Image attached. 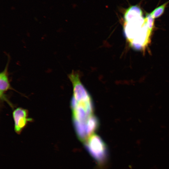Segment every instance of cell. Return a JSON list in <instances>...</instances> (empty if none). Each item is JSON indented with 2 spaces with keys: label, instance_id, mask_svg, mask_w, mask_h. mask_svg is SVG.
Masks as SVG:
<instances>
[{
  "label": "cell",
  "instance_id": "6da1fadb",
  "mask_svg": "<svg viewBox=\"0 0 169 169\" xmlns=\"http://www.w3.org/2000/svg\"><path fill=\"white\" fill-rule=\"evenodd\" d=\"M84 142L89 152L99 164H102L105 161L107 156V147L99 136L94 134Z\"/></svg>",
  "mask_w": 169,
  "mask_h": 169
},
{
  "label": "cell",
  "instance_id": "7a4b0ae2",
  "mask_svg": "<svg viewBox=\"0 0 169 169\" xmlns=\"http://www.w3.org/2000/svg\"><path fill=\"white\" fill-rule=\"evenodd\" d=\"M68 77L73 85V99L78 101L92 100L90 94L81 83L78 72L73 70L68 74Z\"/></svg>",
  "mask_w": 169,
  "mask_h": 169
},
{
  "label": "cell",
  "instance_id": "3957f363",
  "mask_svg": "<svg viewBox=\"0 0 169 169\" xmlns=\"http://www.w3.org/2000/svg\"><path fill=\"white\" fill-rule=\"evenodd\" d=\"M145 22V18L143 16L128 21H124V33L129 43L140 31Z\"/></svg>",
  "mask_w": 169,
  "mask_h": 169
},
{
  "label": "cell",
  "instance_id": "277c9868",
  "mask_svg": "<svg viewBox=\"0 0 169 169\" xmlns=\"http://www.w3.org/2000/svg\"><path fill=\"white\" fill-rule=\"evenodd\" d=\"M14 122V131L17 134H20L28 123L33 121L28 117V110L21 107L15 109L13 112Z\"/></svg>",
  "mask_w": 169,
  "mask_h": 169
},
{
  "label": "cell",
  "instance_id": "5b68a950",
  "mask_svg": "<svg viewBox=\"0 0 169 169\" xmlns=\"http://www.w3.org/2000/svg\"><path fill=\"white\" fill-rule=\"evenodd\" d=\"M151 32L148 28L145 19V23L140 31L129 43L131 46L137 49H145L150 42Z\"/></svg>",
  "mask_w": 169,
  "mask_h": 169
},
{
  "label": "cell",
  "instance_id": "8992f818",
  "mask_svg": "<svg viewBox=\"0 0 169 169\" xmlns=\"http://www.w3.org/2000/svg\"><path fill=\"white\" fill-rule=\"evenodd\" d=\"M7 62L4 70L0 73V99L1 101L6 102L11 107L13 106L8 100L5 93L9 90H13L11 87L9 77L8 67L10 62V56H8Z\"/></svg>",
  "mask_w": 169,
  "mask_h": 169
},
{
  "label": "cell",
  "instance_id": "52a82bcc",
  "mask_svg": "<svg viewBox=\"0 0 169 169\" xmlns=\"http://www.w3.org/2000/svg\"><path fill=\"white\" fill-rule=\"evenodd\" d=\"M142 15V11L139 6L136 5L131 6L126 10L124 13V21L140 17L143 16Z\"/></svg>",
  "mask_w": 169,
  "mask_h": 169
},
{
  "label": "cell",
  "instance_id": "ba28073f",
  "mask_svg": "<svg viewBox=\"0 0 169 169\" xmlns=\"http://www.w3.org/2000/svg\"><path fill=\"white\" fill-rule=\"evenodd\" d=\"M169 3V1L157 7L151 13L154 18H158L162 14Z\"/></svg>",
  "mask_w": 169,
  "mask_h": 169
},
{
  "label": "cell",
  "instance_id": "9c48e42d",
  "mask_svg": "<svg viewBox=\"0 0 169 169\" xmlns=\"http://www.w3.org/2000/svg\"><path fill=\"white\" fill-rule=\"evenodd\" d=\"M146 23L149 28L152 31L154 27V18L151 13H147L145 18Z\"/></svg>",
  "mask_w": 169,
  "mask_h": 169
}]
</instances>
